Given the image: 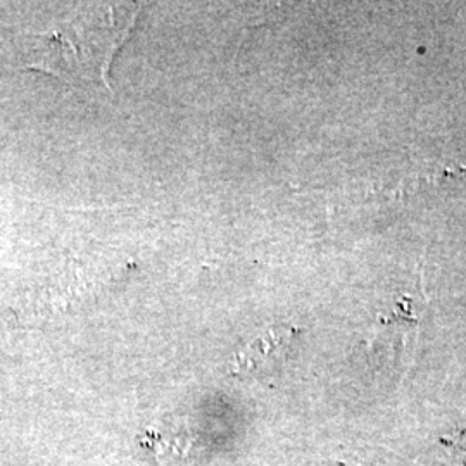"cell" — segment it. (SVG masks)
<instances>
[{
	"mask_svg": "<svg viewBox=\"0 0 466 466\" xmlns=\"http://www.w3.org/2000/svg\"><path fill=\"white\" fill-rule=\"evenodd\" d=\"M113 4H84L57 19L50 28L32 35L26 67L66 82H102L111 88L109 69L130 36L138 11L128 13Z\"/></svg>",
	"mask_w": 466,
	"mask_h": 466,
	"instance_id": "1",
	"label": "cell"
},
{
	"mask_svg": "<svg viewBox=\"0 0 466 466\" xmlns=\"http://www.w3.org/2000/svg\"><path fill=\"white\" fill-rule=\"evenodd\" d=\"M298 330L294 327H271L249 340L233 356L232 370L237 375H261L275 370L289 358Z\"/></svg>",
	"mask_w": 466,
	"mask_h": 466,
	"instance_id": "2",
	"label": "cell"
},
{
	"mask_svg": "<svg viewBox=\"0 0 466 466\" xmlns=\"http://www.w3.org/2000/svg\"><path fill=\"white\" fill-rule=\"evenodd\" d=\"M442 446L451 454V460L456 466H466V429L460 432L452 433L450 437L441 441Z\"/></svg>",
	"mask_w": 466,
	"mask_h": 466,
	"instance_id": "3",
	"label": "cell"
}]
</instances>
